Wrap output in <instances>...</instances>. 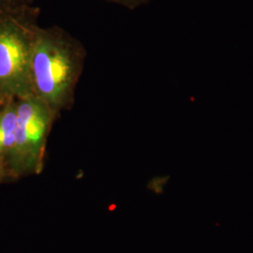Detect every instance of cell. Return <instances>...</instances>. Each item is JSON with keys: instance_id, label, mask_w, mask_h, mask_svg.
I'll use <instances>...</instances> for the list:
<instances>
[{"instance_id": "cell-7", "label": "cell", "mask_w": 253, "mask_h": 253, "mask_svg": "<svg viewBox=\"0 0 253 253\" xmlns=\"http://www.w3.org/2000/svg\"><path fill=\"white\" fill-rule=\"evenodd\" d=\"M9 182H12V180L9 177V172H8L7 169H6L5 164L2 162V160L0 159V185L9 183Z\"/></svg>"}, {"instance_id": "cell-2", "label": "cell", "mask_w": 253, "mask_h": 253, "mask_svg": "<svg viewBox=\"0 0 253 253\" xmlns=\"http://www.w3.org/2000/svg\"><path fill=\"white\" fill-rule=\"evenodd\" d=\"M38 16L33 5L0 11V105L34 95L30 64Z\"/></svg>"}, {"instance_id": "cell-1", "label": "cell", "mask_w": 253, "mask_h": 253, "mask_svg": "<svg viewBox=\"0 0 253 253\" xmlns=\"http://www.w3.org/2000/svg\"><path fill=\"white\" fill-rule=\"evenodd\" d=\"M85 58L84 47L62 28L38 27L30 64L32 90L57 117L73 106Z\"/></svg>"}, {"instance_id": "cell-3", "label": "cell", "mask_w": 253, "mask_h": 253, "mask_svg": "<svg viewBox=\"0 0 253 253\" xmlns=\"http://www.w3.org/2000/svg\"><path fill=\"white\" fill-rule=\"evenodd\" d=\"M56 117L35 95L17 100L14 141L6 162L11 180L38 175L42 172L46 145Z\"/></svg>"}, {"instance_id": "cell-6", "label": "cell", "mask_w": 253, "mask_h": 253, "mask_svg": "<svg viewBox=\"0 0 253 253\" xmlns=\"http://www.w3.org/2000/svg\"><path fill=\"white\" fill-rule=\"evenodd\" d=\"M110 3H114L128 9H134L142 5L147 4L151 0H106Z\"/></svg>"}, {"instance_id": "cell-4", "label": "cell", "mask_w": 253, "mask_h": 253, "mask_svg": "<svg viewBox=\"0 0 253 253\" xmlns=\"http://www.w3.org/2000/svg\"><path fill=\"white\" fill-rule=\"evenodd\" d=\"M16 119L17 100H10L0 105V159L5 166L13 145Z\"/></svg>"}, {"instance_id": "cell-5", "label": "cell", "mask_w": 253, "mask_h": 253, "mask_svg": "<svg viewBox=\"0 0 253 253\" xmlns=\"http://www.w3.org/2000/svg\"><path fill=\"white\" fill-rule=\"evenodd\" d=\"M34 0H0V11L33 5Z\"/></svg>"}]
</instances>
